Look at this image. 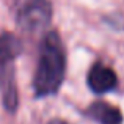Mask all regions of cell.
I'll list each match as a JSON object with an SVG mask.
<instances>
[{
	"mask_svg": "<svg viewBox=\"0 0 124 124\" xmlns=\"http://www.w3.org/2000/svg\"><path fill=\"white\" fill-rule=\"evenodd\" d=\"M22 52V42L14 35H0V64L6 61H14Z\"/></svg>",
	"mask_w": 124,
	"mask_h": 124,
	"instance_id": "8992f818",
	"label": "cell"
},
{
	"mask_svg": "<svg viewBox=\"0 0 124 124\" xmlns=\"http://www.w3.org/2000/svg\"><path fill=\"white\" fill-rule=\"evenodd\" d=\"M50 3L47 0H19L17 21L24 30L38 31L50 21Z\"/></svg>",
	"mask_w": 124,
	"mask_h": 124,
	"instance_id": "7a4b0ae2",
	"label": "cell"
},
{
	"mask_svg": "<svg viewBox=\"0 0 124 124\" xmlns=\"http://www.w3.org/2000/svg\"><path fill=\"white\" fill-rule=\"evenodd\" d=\"M47 124H68V123L61 121V119H52V121H50V123H47Z\"/></svg>",
	"mask_w": 124,
	"mask_h": 124,
	"instance_id": "52a82bcc",
	"label": "cell"
},
{
	"mask_svg": "<svg viewBox=\"0 0 124 124\" xmlns=\"http://www.w3.org/2000/svg\"><path fill=\"white\" fill-rule=\"evenodd\" d=\"M66 72V54L60 36L55 31L47 33L39 46V60L33 79L38 97L52 96L60 90Z\"/></svg>",
	"mask_w": 124,
	"mask_h": 124,
	"instance_id": "6da1fadb",
	"label": "cell"
},
{
	"mask_svg": "<svg viewBox=\"0 0 124 124\" xmlns=\"http://www.w3.org/2000/svg\"><path fill=\"white\" fill-rule=\"evenodd\" d=\"M86 80H88V86L97 94L112 91L118 83V77H116L115 71L102 63H96L91 68Z\"/></svg>",
	"mask_w": 124,
	"mask_h": 124,
	"instance_id": "277c9868",
	"label": "cell"
},
{
	"mask_svg": "<svg viewBox=\"0 0 124 124\" xmlns=\"http://www.w3.org/2000/svg\"><path fill=\"white\" fill-rule=\"evenodd\" d=\"M0 94L2 102L8 112H16L17 108V88H16L14 64L13 61L0 64Z\"/></svg>",
	"mask_w": 124,
	"mask_h": 124,
	"instance_id": "3957f363",
	"label": "cell"
},
{
	"mask_svg": "<svg viewBox=\"0 0 124 124\" xmlns=\"http://www.w3.org/2000/svg\"><path fill=\"white\" fill-rule=\"evenodd\" d=\"M86 115L99 124H123V115L115 105L107 102H94L88 107Z\"/></svg>",
	"mask_w": 124,
	"mask_h": 124,
	"instance_id": "5b68a950",
	"label": "cell"
}]
</instances>
